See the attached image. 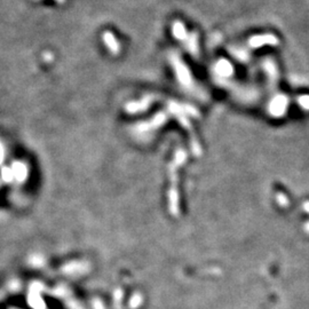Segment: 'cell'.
<instances>
[{
	"mask_svg": "<svg viewBox=\"0 0 309 309\" xmlns=\"http://www.w3.org/2000/svg\"><path fill=\"white\" fill-rule=\"evenodd\" d=\"M12 173L15 175V178L18 180H24V178L26 176V168L25 166L19 163V164H15L14 167L12 168Z\"/></svg>",
	"mask_w": 309,
	"mask_h": 309,
	"instance_id": "6da1fadb",
	"label": "cell"
},
{
	"mask_svg": "<svg viewBox=\"0 0 309 309\" xmlns=\"http://www.w3.org/2000/svg\"><path fill=\"white\" fill-rule=\"evenodd\" d=\"M104 40H106V44L108 45V47H109L110 49H118V43L115 37L113 36V33H109L107 32L106 35H104Z\"/></svg>",
	"mask_w": 309,
	"mask_h": 309,
	"instance_id": "7a4b0ae2",
	"label": "cell"
},
{
	"mask_svg": "<svg viewBox=\"0 0 309 309\" xmlns=\"http://www.w3.org/2000/svg\"><path fill=\"white\" fill-rule=\"evenodd\" d=\"M2 175H4V180H5V181H9V180H12V176H13L12 169L5 168V171L2 172Z\"/></svg>",
	"mask_w": 309,
	"mask_h": 309,
	"instance_id": "3957f363",
	"label": "cell"
},
{
	"mask_svg": "<svg viewBox=\"0 0 309 309\" xmlns=\"http://www.w3.org/2000/svg\"><path fill=\"white\" fill-rule=\"evenodd\" d=\"M4 161V149H2L1 144H0V164Z\"/></svg>",
	"mask_w": 309,
	"mask_h": 309,
	"instance_id": "277c9868",
	"label": "cell"
}]
</instances>
